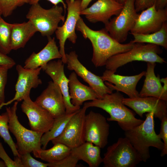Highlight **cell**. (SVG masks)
I'll return each instance as SVG.
<instances>
[{
    "label": "cell",
    "instance_id": "obj_37",
    "mask_svg": "<svg viewBox=\"0 0 167 167\" xmlns=\"http://www.w3.org/2000/svg\"><path fill=\"white\" fill-rule=\"evenodd\" d=\"M156 0H135V6L137 12L153 6Z\"/></svg>",
    "mask_w": 167,
    "mask_h": 167
},
{
    "label": "cell",
    "instance_id": "obj_21",
    "mask_svg": "<svg viewBox=\"0 0 167 167\" xmlns=\"http://www.w3.org/2000/svg\"><path fill=\"white\" fill-rule=\"evenodd\" d=\"M48 42L39 52H33L24 62V68L34 69L44 66L50 61L62 58L54 37H47Z\"/></svg>",
    "mask_w": 167,
    "mask_h": 167
},
{
    "label": "cell",
    "instance_id": "obj_33",
    "mask_svg": "<svg viewBox=\"0 0 167 167\" xmlns=\"http://www.w3.org/2000/svg\"><path fill=\"white\" fill-rule=\"evenodd\" d=\"M79 161L78 159L71 152L68 156L59 161L48 163V167H75Z\"/></svg>",
    "mask_w": 167,
    "mask_h": 167
},
{
    "label": "cell",
    "instance_id": "obj_15",
    "mask_svg": "<svg viewBox=\"0 0 167 167\" xmlns=\"http://www.w3.org/2000/svg\"><path fill=\"white\" fill-rule=\"evenodd\" d=\"M18 74L15 85V93L13 98L6 103L8 105L12 102L23 101L27 96H30L32 88H35L42 84L39 77L41 67L34 69H28L18 64L16 67Z\"/></svg>",
    "mask_w": 167,
    "mask_h": 167
},
{
    "label": "cell",
    "instance_id": "obj_39",
    "mask_svg": "<svg viewBox=\"0 0 167 167\" xmlns=\"http://www.w3.org/2000/svg\"><path fill=\"white\" fill-rule=\"evenodd\" d=\"M41 0H30L29 4L32 5L35 3H38ZM49 2L54 6L57 5L59 3H61L64 7V11L65 12L66 9L67 8V6L66 3L64 2L63 0H47Z\"/></svg>",
    "mask_w": 167,
    "mask_h": 167
},
{
    "label": "cell",
    "instance_id": "obj_26",
    "mask_svg": "<svg viewBox=\"0 0 167 167\" xmlns=\"http://www.w3.org/2000/svg\"><path fill=\"white\" fill-rule=\"evenodd\" d=\"M71 148L61 143L54 144L51 148L47 150L42 149L32 152L34 156L48 163L59 161L68 156Z\"/></svg>",
    "mask_w": 167,
    "mask_h": 167
},
{
    "label": "cell",
    "instance_id": "obj_11",
    "mask_svg": "<svg viewBox=\"0 0 167 167\" xmlns=\"http://www.w3.org/2000/svg\"><path fill=\"white\" fill-rule=\"evenodd\" d=\"M101 114L92 110L86 114L85 120V141L92 143L101 149L108 143L109 125Z\"/></svg>",
    "mask_w": 167,
    "mask_h": 167
},
{
    "label": "cell",
    "instance_id": "obj_18",
    "mask_svg": "<svg viewBox=\"0 0 167 167\" xmlns=\"http://www.w3.org/2000/svg\"><path fill=\"white\" fill-rule=\"evenodd\" d=\"M52 115L54 118L66 113V108L61 91L53 81L48 82L47 87L34 101Z\"/></svg>",
    "mask_w": 167,
    "mask_h": 167
},
{
    "label": "cell",
    "instance_id": "obj_40",
    "mask_svg": "<svg viewBox=\"0 0 167 167\" xmlns=\"http://www.w3.org/2000/svg\"><path fill=\"white\" fill-rule=\"evenodd\" d=\"M167 0H156L155 6L157 10L163 9L166 7Z\"/></svg>",
    "mask_w": 167,
    "mask_h": 167
},
{
    "label": "cell",
    "instance_id": "obj_38",
    "mask_svg": "<svg viewBox=\"0 0 167 167\" xmlns=\"http://www.w3.org/2000/svg\"><path fill=\"white\" fill-rule=\"evenodd\" d=\"M15 64L13 59L0 52V65L8 66L12 68Z\"/></svg>",
    "mask_w": 167,
    "mask_h": 167
},
{
    "label": "cell",
    "instance_id": "obj_30",
    "mask_svg": "<svg viewBox=\"0 0 167 167\" xmlns=\"http://www.w3.org/2000/svg\"><path fill=\"white\" fill-rule=\"evenodd\" d=\"M12 24L0 18V52L6 55L12 50L11 46V30Z\"/></svg>",
    "mask_w": 167,
    "mask_h": 167
},
{
    "label": "cell",
    "instance_id": "obj_44",
    "mask_svg": "<svg viewBox=\"0 0 167 167\" xmlns=\"http://www.w3.org/2000/svg\"><path fill=\"white\" fill-rule=\"evenodd\" d=\"M125 0H118V2L121 4H123Z\"/></svg>",
    "mask_w": 167,
    "mask_h": 167
},
{
    "label": "cell",
    "instance_id": "obj_14",
    "mask_svg": "<svg viewBox=\"0 0 167 167\" xmlns=\"http://www.w3.org/2000/svg\"><path fill=\"white\" fill-rule=\"evenodd\" d=\"M21 108L28 118L31 130L44 134L51 129L54 118L48 111L32 101L30 96L23 101Z\"/></svg>",
    "mask_w": 167,
    "mask_h": 167
},
{
    "label": "cell",
    "instance_id": "obj_12",
    "mask_svg": "<svg viewBox=\"0 0 167 167\" xmlns=\"http://www.w3.org/2000/svg\"><path fill=\"white\" fill-rule=\"evenodd\" d=\"M66 57L67 69L74 71L77 75L87 83L96 93L99 99H101L107 94L113 92V91L106 85L100 76L89 71L80 62L75 51L66 54Z\"/></svg>",
    "mask_w": 167,
    "mask_h": 167
},
{
    "label": "cell",
    "instance_id": "obj_13",
    "mask_svg": "<svg viewBox=\"0 0 167 167\" xmlns=\"http://www.w3.org/2000/svg\"><path fill=\"white\" fill-rule=\"evenodd\" d=\"M167 21V7L157 10L155 4L138 14L135 25L129 33H153L159 30Z\"/></svg>",
    "mask_w": 167,
    "mask_h": 167
},
{
    "label": "cell",
    "instance_id": "obj_32",
    "mask_svg": "<svg viewBox=\"0 0 167 167\" xmlns=\"http://www.w3.org/2000/svg\"><path fill=\"white\" fill-rule=\"evenodd\" d=\"M20 163L23 167H47L48 163L39 161L32 157L30 153L20 155L19 157Z\"/></svg>",
    "mask_w": 167,
    "mask_h": 167
},
{
    "label": "cell",
    "instance_id": "obj_29",
    "mask_svg": "<svg viewBox=\"0 0 167 167\" xmlns=\"http://www.w3.org/2000/svg\"><path fill=\"white\" fill-rule=\"evenodd\" d=\"M9 116L6 111L0 115V136L10 148L14 156L19 157L16 144L9 133L8 126Z\"/></svg>",
    "mask_w": 167,
    "mask_h": 167
},
{
    "label": "cell",
    "instance_id": "obj_34",
    "mask_svg": "<svg viewBox=\"0 0 167 167\" xmlns=\"http://www.w3.org/2000/svg\"><path fill=\"white\" fill-rule=\"evenodd\" d=\"M11 68L6 66L0 65V105L5 103V89L9 69Z\"/></svg>",
    "mask_w": 167,
    "mask_h": 167
},
{
    "label": "cell",
    "instance_id": "obj_16",
    "mask_svg": "<svg viewBox=\"0 0 167 167\" xmlns=\"http://www.w3.org/2000/svg\"><path fill=\"white\" fill-rule=\"evenodd\" d=\"M145 71L136 75L123 76L115 74L112 71L106 69L100 76L105 83L112 91L121 92L126 94L129 98L139 96L137 90V85L141 78L145 75Z\"/></svg>",
    "mask_w": 167,
    "mask_h": 167
},
{
    "label": "cell",
    "instance_id": "obj_24",
    "mask_svg": "<svg viewBox=\"0 0 167 167\" xmlns=\"http://www.w3.org/2000/svg\"><path fill=\"white\" fill-rule=\"evenodd\" d=\"M37 31L30 21L12 24L11 46V50L24 48L27 43Z\"/></svg>",
    "mask_w": 167,
    "mask_h": 167
},
{
    "label": "cell",
    "instance_id": "obj_19",
    "mask_svg": "<svg viewBox=\"0 0 167 167\" xmlns=\"http://www.w3.org/2000/svg\"><path fill=\"white\" fill-rule=\"evenodd\" d=\"M41 68L42 70L59 87L64 99L66 113H72L79 109L80 107L74 105L71 102L68 87L69 80L65 75L64 64L61 59H59L57 61H50Z\"/></svg>",
    "mask_w": 167,
    "mask_h": 167
},
{
    "label": "cell",
    "instance_id": "obj_6",
    "mask_svg": "<svg viewBox=\"0 0 167 167\" xmlns=\"http://www.w3.org/2000/svg\"><path fill=\"white\" fill-rule=\"evenodd\" d=\"M26 18L31 21L43 36H50L55 32L59 23L65 21L62 6H54L46 9L39 3L31 5Z\"/></svg>",
    "mask_w": 167,
    "mask_h": 167
},
{
    "label": "cell",
    "instance_id": "obj_42",
    "mask_svg": "<svg viewBox=\"0 0 167 167\" xmlns=\"http://www.w3.org/2000/svg\"><path fill=\"white\" fill-rule=\"evenodd\" d=\"M161 82L163 83V86H162L164 90L167 92V78H164L160 79Z\"/></svg>",
    "mask_w": 167,
    "mask_h": 167
},
{
    "label": "cell",
    "instance_id": "obj_31",
    "mask_svg": "<svg viewBox=\"0 0 167 167\" xmlns=\"http://www.w3.org/2000/svg\"><path fill=\"white\" fill-rule=\"evenodd\" d=\"M30 0H0L2 15L6 17L11 15L18 7L28 3Z\"/></svg>",
    "mask_w": 167,
    "mask_h": 167
},
{
    "label": "cell",
    "instance_id": "obj_7",
    "mask_svg": "<svg viewBox=\"0 0 167 167\" xmlns=\"http://www.w3.org/2000/svg\"><path fill=\"white\" fill-rule=\"evenodd\" d=\"M142 161L136 151L125 137L109 146L104 154L105 167H135Z\"/></svg>",
    "mask_w": 167,
    "mask_h": 167
},
{
    "label": "cell",
    "instance_id": "obj_46",
    "mask_svg": "<svg viewBox=\"0 0 167 167\" xmlns=\"http://www.w3.org/2000/svg\"><path fill=\"white\" fill-rule=\"evenodd\" d=\"M114 0L118 2V0Z\"/></svg>",
    "mask_w": 167,
    "mask_h": 167
},
{
    "label": "cell",
    "instance_id": "obj_45",
    "mask_svg": "<svg viewBox=\"0 0 167 167\" xmlns=\"http://www.w3.org/2000/svg\"><path fill=\"white\" fill-rule=\"evenodd\" d=\"M1 15H2V13L1 8H0V18L1 17Z\"/></svg>",
    "mask_w": 167,
    "mask_h": 167
},
{
    "label": "cell",
    "instance_id": "obj_20",
    "mask_svg": "<svg viewBox=\"0 0 167 167\" xmlns=\"http://www.w3.org/2000/svg\"><path fill=\"white\" fill-rule=\"evenodd\" d=\"M123 6L114 0H97L89 7L81 11L80 15H84L90 22H101L104 24L113 15H118Z\"/></svg>",
    "mask_w": 167,
    "mask_h": 167
},
{
    "label": "cell",
    "instance_id": "obj_2",
    "mask_svg": "<svg viewBox=\"0 0 167 167\" xmlns=\"http://www.w3.org/2000/svg\"><path fill=\"white\" fill-rule=\"evenodd\" d=\"M124 97L119 92L107 94L101 99H96L84 103L87 108L96 107L108 113L110 117L108 121H116L123 131L130 130L141 124L143 121L135 118V113L127 108L123 103Z\"/></svg>",
    "mask_w": 167,
    "mask_h": 167
},
{
    "label": "cell",
    "instance_id": "obj_8",
    "mask_svg": "<svg viewBox=\"0 0 167 167\" xmlns=\"http://www.w3.org/2000/svg\"><path fill=\"white\" fill-rule=\"evenodd\" d=\"M138 14L135 9V0H125L120 12L105 24L104 28L117 41L123 43L126 40Z\"/></svg>",
    "mask_w": 167,
    "mask_h": 167
},
{
    "label": "cell",
    "instance_id": "obj_41",
    "mask_svg": "<svg viewBox=\"0 0 167 167\" xmlns=\"http://www.w3.org/2000/svg\"><path fill=\"white\" fill-rule=\"evenodd\" d=\"M92 0H81V11L87 8L88 6Z\"/></svg>",
    "mask_w": 167,
    "mask_h": 167
},
{
    "label": "cell",
    "instance_id": "obj_9",
    "mask_svg": "<svg viewBox=\"0 0 167 167\" xmlns=\"http://www.w3.org/2000/svg\"><path fill=\"white\" fill-rule=\"evenodd\" d=\"M81 0H66L67 6L66 18L62 25L58 26L55 31L56 37L59 40L60 53L61 60L66 64L65 45L67 40L73 44L75 43L77 36L75 32L77 22L80 17Z\"/></svg>",
    "mask_w": 167,
    "mask_h": 167
},
{
    "label": "cell",
    "instance_id": "obj_25",
    "mask_svg": "<svg viewBox=\"0 0 167 167\" xmlns=\"http://www.w3.org/2000/svg\"><path fill=\"white\" fill-rule=\"evenodd\" d=\"M101 148L92 143L85 141L71 148V152L79 160L85 162L90 167H98L103 162Z\"/></svg>",
    "mask_w": 167,
    "mask_h": 167
},
{
    "label": "cell",
    "instance_id": "obj_4",
    "mask_svg": "<svg viewBox=\"0 0 167 167\" xmlns=\"http://www.w3.org/2000/svg\"><path fill=\"white\" fill-rule=\"evenodd\" d=\"M163 52L158 45L142 43H135L129 50L118 54L110 57L105 65L106 69L115 73L117 69L130 62L140 61L163 64L166 63L165 59L159 54Z\"/></svg>",
    "mask_w": 167,
    "mask_h": 167
},
{
    "label": "cell",
    "instance_id": "obj_43",
    "mask_svg": "<svg viewBox=\"0 0 167 167\" xmlns=\"http://www.w3.org/2000/svg\"><path fill=\"white\" fill-rule=\"evenodd\" d=\"M6 166L4 162L0 160V167H6Z\"/></svg>",
    "mask_w": 167,
    "mask_h": 167
},
{
    "label": "cell",
    "instance_id": "obj_36",
    "mask_svg": "<svg viewBox=\"0 0 167 167\" xmlns=\"http://www.w3.org/2000/svg\"><path fill=\"white\" fill-rule=\"evenodd\" d=\"M161 121L160 132L158 135L164 144L161 154V156H163L167 154V116L164 117Z\"/></svg>",
    "mask_w": 167,
    "mask_h": 167
},
{
    "label": "cell",
    "instance_id": "obj_22",
    "mask_svg": "<svg viewBox=\"0 0 167 167\" xmlns=\"http://www.w3.org/2000/svg\"><path fill=\"white\" fill-rule=\"evenodd\" d=\"M156 63L147 62L145 79L139 96L154 97L167 101V92H165L160 81V75L156 76L154 72Z\"/></svg>",
    "mask_w": 167,
    "mask_h": 167
},
{
    "label": "cell",
    "instance_id": "obj_23",
    "mask_svg": "<svg viewBox=\"0 0 167 167\" xmlns=\"http://www.w3.org/2000/svg\"><path fill=\"white\" fill-rule=\"evenodd\" d=\"M68 79L69 95L71 102L74 105L80 107L84 101L99 99L98 96L92 88L79 81L74 71L71 73Z\"/></svg>",
    "mask_w": 167,
    "mask_h": 167
},
{
    "label": "cell",
    "instance_id": "obj_28",
    "mask_svg": "<svg viewBox=\"0 0 167 167\" xmlns=\"http://www.w3.org/2000/svg\"><path fill=\"white\" fill-rule=\"evenodd\" d=\"M77 111L71 113H65L54 118L51 129L43 134L41 138V143L43 149H45L50 141L58 137L62 133L69 120Z\"/></svg>",
    "mask_w": 167,
    "mask_h": 167
},
{
    "label": "cell",
    "instance_id": "obj_5",
    "mask_svg": "<svg viewBox=\"0 0 167 167\" xmlns=\"http://www.w3.org/2000/svg\"><path fill=\"white\" fill-rule=\"evenodd\" d=\"M18 102L15 101L11 107L6 108V110L9 116V131L15 137L18 151L22 155L41 149V139L43 134L28 129L20 123L16 114Z\"/></svg>",
    "mask_w": 167,
    "mask_h": 167
},
{
    "label": "cell",
    "instance_id": "obj_27",
    "mask_svg": "<svg viewBox=\"0 0 167 167\" xmlns=\"http://www.w3.org/2000/svg\"><path fill=\"white\" fill-rule=\"evenodd\" d=\"M134 40L133 43H147L156 45L167 49V22H165L158 31L149 34L131 33Z\"/></svg>",
    "mask_w": 167,
    "mask_h": 167
},
{
    "label": "cell",
    "instance_id": "obj_17",
    "mask_svg": "<svg viewBox=\"0 0 167 167\" xmlns=\"http://www.w3.org/2000/svg\"><path fill=\"white\" fill-rule=\"evenodd\" d=\"M123 103L131 108L141 118L145 113L153 112L154 117L161 120L167 116V101L151 96L124 98Z\"/></svg>",
    "mask_w": 167,
    "mask_h": 167
},
{
    "label": "cell",
    "instance_id": "obj_35",
    "mask_svg": "<svg viewBox=\"0 0 167 167\" xmlns=\"http://www.w3.org/2000/svg\"><path fill=\"white\" fill-rule=\"evenodd\" d=\"M0 158L5 163L7 167H22L18 156H15L12 160L6 152L0 141Z\"/></svg>",
    "mask_w": 167,
    "mask_h": 167
},
{
    "label": "cell",
    "instance_id": "obj_3",
    "mask_svg": "<svg viewBox=\"0 0 167 167\" xmlns=\"http://www.w3.org/2000/svg\"><path fill=\"white\" fill-rule=\"evenodd\" d=\"M146 116L141 124L124 133L125 137L136 151L142 161L144 162L150 157V147L161 151L164 147L163 142L155 131L153 112L148 113Z\"/></svg>",
    "mask_w": 167,
    "mask_h": 167
},
{
    "label": "cell",
    "instance_id": "obj_10",
    "mask_svg": "<svg viewBox=\"0 0 167 167\" xmlns=\"http://www.w3.org/2000/svg\"><path fill=\"white\" fill-rule=\"evenodd\" d=\"M87 109L84 106L76 111L69 120L62 133L51 141L54 144L61 143L72 148L85 142V120Z\"/></svg>",
    "mask_w": 167,
    "mask_h": 167
},
{
    "label": "cell",
    "instance_id": "obj_1",
    "mask_svg": "<svg viewBox=\"0 0 167 167\" xmlns=\"http://www.w3.org/2000/svg\"><path fill=\"white\" fill-rule=\"evenodd\" d=\"M76 30L80 32L83 37L88 39L91 43L93 48L92 61L96 67L105 66L110 57L129 50L135 44L131 41L125 44L118 42L105 28L98 30L92 29L81 17L77 22Z\"/></svg>",
    "mask_w": 167,
    "mask_h": 167
}]
</instances>
